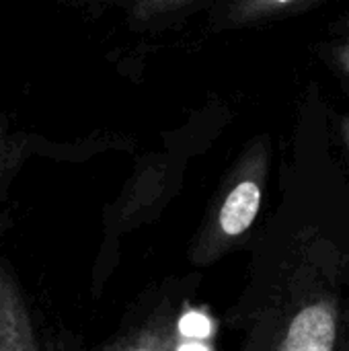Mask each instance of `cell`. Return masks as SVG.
<instances>
[{
	"instance_id": "52a82bcc",
	"label": "cell",
	"mask_w": 349,
	"mask_h": 351,
	"mask_svg": "<svg viewBox=\"0 0 349 351\" xmlns=\"http://www.w3.org/2000/svg\"><path fill=\"white\" fill-rule=\"evenodd\" d=\"M179 329L185 337L189 339H206L212 335V321L208 317H204L202 313H185L179 321Z\"/></svg>"
},
{
	"instance_id": "6da1fadb",
	"label": "cell",
	"mask_w": 349,
	"mask_h": 351,
	"mask_svg": "<svg viewBox=\"0 0 349 351\" xmlns=\"http://www.w3.org/2000/svg\"><path fill=\"white\" fill-rule=\"evenodd\" d=\"M267 156H269L267 138L259 136L239 160V167L234 171V181L230 183L216 216V226L222 237L237 239L243 232H247L255 222L261 208Z\"/></svg>"
},
{
	"instance_id": "30bf717a",
	"label": "cell",
	"mask_w": 349,
	"mask_h": 351,
	"mask_svg": "<svg viewBox=\"0 0 349 351\" xmlns=\"http://www.w3.org/2000/svg\"><path fill=\"white\" fill-rule=\"evenodd\" d=\"M341 136H344V140H346V144H348V150H349V113L341 119Z\"/></svg>"
},
{
	"instance_id": "5b68a950",
	"label": "cell",
	"mask_w": 349,
	"mask_h": 351,
	"mask_svg": "<svg viewBox=\"0 0 349 351\" xmlns=\"http://www.w3.org/2000/svg\"><path fill=\"white\" fill-rule=\"evenodd\" d=\"M313 0H230L224 21L230 27L255 25L280 14H288Z\"/></svg>"
},
{
	"instance_id": "3957f363",
	"label": "cell",
	"mask_w": 349,
	"mask_h": 351,
	"mask_svg": "<svg viewBox=\"0 0 349 351\" xmlns=\"http://www.w3.org/2000/svg\"><path fill=\"white\" fill-rule=\"evenodd\" d=\"M0 351H41L33 319L14 276L0 259Z\"/></svg>"
},
{
	"instance_id": "9c48e42d",
	"label": "cell",
	"mask_w": 349,
	"mask_h": 351,
	"mask_svg": "<svg viewBox=\"0 0 349 351\" xmlns=\"http://www.w3.org/2000/svg\"><path fill=\"white\" fill-rule=\"evenodd\" d=\"M177 351H210V350H208V346H204V343H200L197 339H193V341H189V343H183V346H181Z\"/></svg>"
},
{
	"instance_id": "ba28073f",
	"label": "cell",
	"mask_w": 349,
	"mask_h": 351,
	"mask_svg": "<svg viewBox=\"0 0 349 351\" xmlns=\"http://www.w3.org/2000/svg\"><path fill=\"white\" fill-rule=\"evenodd\" d=\"M335 62H337V66L346 74H349V27L346 37H344V41L335 47Z\"/></svg>"
},
{
	"instance_id": "8992f818",
	"label": "cell",
	"mask_w": 349,
	"mask_h": 351,
	"mask_svg": "<svg viewBox=\"0 0 349 351\" xmlns=\"http://www.w3.org/2000/svg\"><path fill=\"white\" fill-rule=\"evenodd\" d=\"M132 25H150L189 6L193 0H119Z\"/></svg>"
},
{
	"instance_id": "8fae6325",
	"label": "cell",
	"mask_w": 349,
	"mask_h": 351,
	"mask_svg": "<svg viewBox=\"0 0 349 351\" xmlns=\"http://www.w3.org/2000/svg\"><path fill=\"white\" fill-rule=\"evenodd\" d=\"M125 351H158V350H154L152 346H136V348H130V350H125Z\"/></svg>"
},
{
	"instance_id": "7a4b0ae2",
	"label": "cell",
	"mask_w": 349,
	"mask_h": 351,
	"mask_svg": "<svg viewBox=\"0 0 349 351\" xmlns=\"http://www.w3.org/2000/svg\"><path fill=\"white\" fill-rule=\"evenodd\" d=\"M62 152L64 148L60 144L33 130H25L0 107V204L8 197L14 179L29 160L35 156H62Z\"/></svg>"
},
{
	"instance_id": "277c9868",
	"label": "cell",
	"mask_w": 349,
	"mask_h": 351,
	"mask_svg": "<svg viewBox=\"0 0 349 351\" xmlns=\"http://www.w3.org/2000/svg\"><path fill=\"white\" fill-rule=\"evenodd\" d=\"M335 323V311L329 304L302 308L286 333L282 351H333Z\"/></svg>"
}]
</instances>
